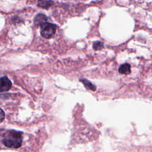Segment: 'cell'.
Instances as JSON below:
<instances>
[{
  "mask_svg": "<svg viewBox=\"0 0 152 152\" xmlns=\"http://www.w3.org/2000/svg\"><path fill=\"white\" fill-rule=\"evenodd\" d=\"M1 141L7 147L19 148L23 141V133L14 129L8 130L2 134Z\"/></svg>",
  "mask_w": 152,
  "mask_h": 152,
  "instance_id": "1",
  "label": "cell"
},
{
  "mask_svg": "<svg viewBox=\"0 0 152 152\" xmlns=\"http://www.w3.org/2000/svg\"><path fill=\"white\" fill-rule=\"evenodd\" d=\"M56 27L52 23H47L43 25L41 28L40 34L42 37L45 39H49L52 37L55 33Z\"/></svg>",
  "mask_w": 152,
  "mask_h": 152,
  "instance_id": "2",
  "label": "cell"
},
{
  "mask_svg": "<svg viewBox=\"0 0 152 152\" xmlns=\"http://www.w3.org/2000/svg\"><path fill=\"white\" fill-rule=\"evenodd\" d=\"M12 87V83L6 76L2 77L0 80V91L1 93L8 91Z\"/></svg>",
  "mask_w": 152,
  "mask_h": 152,
  "instance_id": "3",
  "label": "cell"
},
{
  "mask_svg": "<svg viewBox=\"0 0 152 152\" xmlns=\"http://www.w3.org/2000/svg\"><path fill=\"white\" fill-rule=\"evenodd\" d=\"M47 17L43 14H38L34 18V23L36 26H41V27L47 23Z\"/></svg>",
  "mask_w": 152,
  "mask_h": 152,
  "instance_id": "4",
  "label": "cell"
},
{
  "mask_svg": "<svg viewBox=\"0 0 152 152\" xmlns=\"http://www.w3.org/2000/svg\"><path fill=\"white\" fill-rule=\"evenodd\" d=\"M118 71L122 74H129L131 72V66L127 63L123 64L119 67Z\"/></svg>",
  "mask_w": 152,
  "mask_h": 152,
  "instance_id": "5",
  "label": "cell"
},
{
  "mask_svg": "<svg viewBox=\"0 0 152 152\" xmlns=\"http://www.w3.org/2000/svg\"><path fill=\"white\" fill-rule=\"evenodd\" d=\"M53 2L51 0H38V4L37 5L42 8H49Z\"/></svg>",
  "mask_w": 152,
  "mask_h": 152,
  "instance_id": "6",
  "label": "cell"
},
{
  "mask_svg": "<svg viewBox=\"0 0 152 152\" xmlns=\"http://www.w3.org/2000/svg\"><path fill=\"white\" fill-rule=\"evenodd\" d=\"M80 81L82 82V83L84 84V86L87 89H89V90H93V91H95L96 90V86H94L88 80H87L86 79H80Z\"/></svg>",
  "mask_w": 152,
  "mask_h": 152,
  "instance_id": "7",
  "label": "cell"
},
{
  "mask_svg": "<svg viewBox=\"0 0 152 152\" xmlns=\"http://www.w3.org/2000/svg\"><path fill=\"white\" fill-rule=\"evenodd\" d=\"M104 47L103 43L100 41H96L93 43V48L95 50H98L103 49Z\"/></svg>",
  "mask_w": 152,
  "mask_h": 152,
  "instance_id": "8",
  "label": "cell"
},
{
  "mask_svg": "<svg viewBox=\"0 0 152 152\" xmlns=\"http://www.w3.org/2000/svg\"><path fill=\"white\" fill-rule=\"evenodd\" d=\"M5 117V113L3 111L2 109H1V116H0V118H1V122H2V121L4 120Z\"/></svg>",
  "mask_w": 152,
  "mask_h": 152,
  "instance_id": "9",
  "label": "cell"
}]
</instances>
